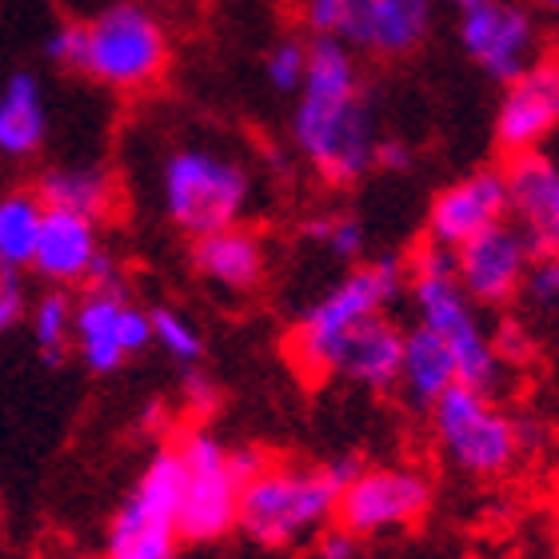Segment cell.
<instances>
[{
  "mask_svg": "<svg viewBox=\"0 0 559 559\" xmlns=\"http://www.w3.org/2000/svg\"><path fill=\"white\" fill-rule=\"evenodd\" d=\"M292 148L324 185L352 188L372 176L380 129L364 88L360 57L336 36L308 40V76L296 93L288 124Z\"/></svg>",
  "mask_w": 559,
  "mask_h": 559,
  "instance_id": "6da1fadb",
  "label": "cell"
},
{
  "mask_svg": "<svg viewBox=\"0 0 559 559\" xmlns=\"http://www.w3.org/2000/svg\"><path fill=\"white\" fill-rule=\"evenodd\" d=\"M360 460L340 455L328 464H284L269 460L240 488L236 532H245L260 548H296L316 539L328 524H336L340 491L360 472Z\"/></svg>",
  "mask_w": 559,
  "mask_h": 559,
  "instance_id": "7a4b0ae2",
  "label": "cell"
},
{
  "mask_svg": "<svg viewBox=\"0 0 559 559\" xmlns=\"http://www.w3.org/2000/svg\"><path fill=\"white\" fill-rule=\"evenodd\" d=\"M404 269H408V300L416 324L428 328L431 336H440L443 348L452 352L455 384L496 396V388L503 380V360L496 356L491 328L484 324L479 308L467 300V292L455 280L452 248L424 240L404 260Z\"/></svg>",
  "mask_w": 559,
  "mask_h": 559,
  "instance_id": "3957f363",
  "label": "cell"
},
{
  "mask_svg": "<svg viewBox=\"0 0 559 559\" xmlns=\"http://www.w3.org/2000/svg\"><path fill=\"white\" fill-rule=\"evenodd\" d=\"M408 292V269L400 257L360 260L344 269V276L328 292H320L288 332V356L304 380H332L344 340L372 316H388V308Z\"/></svg>",
  "mask_w": 559,
  "mask_h": 559,
  "instance_id": "277c9868",
  "label": "cell"
},
{
  "mask_svg": "<svg viewBox=\"0 0 559 559\" xmlns=\"http://www.w3.org/2000/svg\"><path fill=\"white\" fill-rule=\"evenodd\" d=\"M156 197H160L164 221L188 240H200L209 233L245 224L257 200V180L236 152L216 144H180L164 156Z\"/></svg>",
  "mask_w": 559,
  "mask_h": 559,
  "instance_id": "5b68a950",
  "label": "cell"
},
{
  "mask_svg": "<svg viewBox=\"0 0 559 559\" xmlns=\"http://www.w3.org/2000/svg\"><path fill=\"white\" fill-rule=\"evenodd\" d=\"M428 428L443 464L460 476L496 479L520 464L527 448H536L539 431L527 419H515L496 404V396L476 388H448L428 408Z\"/></svg>",
  "mask_w": 559,
  "mask_h": 559,
  "instance_id": "8992f818",
  "label": "cell"
},
{
  "mask_svg": "<svg viewBox=\"0 0 559 559\" xmlns=\"http://www.w3.org/2000/svg\"><path fill=\"white\" fill-rule=\"evenodd\" d=\"M84 24V52L76 76L112 93H144L173 64L168 28L144 0H112Z\"/></svg>",
  "mask_w": 559,
  "mask_h": 559,
  "instance_id": "52a82bcc",
  "label": "cell"
},
{
  "mask_svg": "<svg viewBox=\"0 0 559 559\" xmlns=\"http://www.w3.org/2000/svg\"><path fill=\"white\" fill-rule=\"evenodd\" d=\"M180 460V539L185 544H216L236 532L240 512V476L233 467V448L209 428H188L173 443Z\"/></svg>",
  "mask_w": 559,
  "mask_h": 559,
  "instance_id": "ba28073f",
  "label": "cell"
},
{
  "mask_svg": "<svg viewBox=\"0 0 559 559\" xmlns=\"http://www.w3.org/2000/svg\"><path fill=\"white\" fill-rule=\"evenodd\" d=\"M180 460L176 448L152 455L112 512L105 559H176L180 551Z\"/></svg>",
  "mask_w": 559,
  "mask_h": 559,
  "instance_id": "9c48e42d",
  "label": "cell"
},
{
  "mask_svg": "<svg viewBox=\"0 0 559 559\" xmlns=\"http://www.w3.org/2000/svg\"><path fill=\"white\" fill-rule=\"evenodd\" d=\"M452 16L455 45L488 81L508 84L539 60L544 33L524 0H440Z\"/></svg>",
  "mask_w": 559,
  "mask_h": 559,
  "instance_id": "30bf717a",
  "label": "cell"
},
{
  "mask_svg": "<svg viewBox=\"0 0 559 559\" xmlns=\"http://www.w3.org/2000/svg\"><path fill=\"white\" fill-rule=\"evenodd\" d=\"M152 348L148 308L124 284H88L72 300V352L93 376L120 372L132 356Z\"/></svg>",
  "mask_w": 559,
  "mask_h": 559,
  "instance_id": "8fae6325",
  "label": "cell"
},
{
  "mask_svg": "<svg viewBox=\"0 0 559 559\" xmlns=\"http://www.w3.org/2000/svg\"><path fill=\"white\" fill-rule=\"evenodd\" d=\"M436 488L431 476L408 464H380L360 467L348 479V488L340 491L336 524L348 527L356 539L388 536V532H404L416 527L431 512Z\"/></svg>",
  "mask_w": 559,
  "mask_h": 559,
  "instance_id": "7c38bea8",
  "label": "cell"
},
{
  "mask_svg": "<svg viewBox=\"0 0 559 559\" xmlns=\"http://www.w3.org/2000/svg\"><path fill=\"white\" fill-rule=\"evenodd\" d=\"M452 257L455 280L467 292V300L476 308H508L524 292L527 269L536 260V245L527 240V233L515 221H500L491 224L488 233L460 245Z\"/></svg>",
  "mask_w": 559,
  "mask_h": 559,
  "instance_id": "4fadbf2b",
  "label": "cell"
},
{
  "mask_svg": "<svg viewBox=\"0 0 559 559\" xmlns=\"http://www.w3.org/2000/svg\"><path fill=\"white\" fill-rule=\"evenodd\" d=\"M500 105L491 120V136L503 156L544 152L559 136V57L532 60L515 81L500 84Z\"/></svg>",
  "mask_w": 559,
  "mask_h": 559,
  "instance_id": "5bb4252c",
  "label": "cell"
},
{
  "mask_svg": "<svg viewBox=\"0 0 559 559\" xmlns=\"http://www.w3.org/2000/svg\"><path fill=\"white\" fill-rule=\"evenodd\" d=\"M440 0H352L336 40L368 60H404L436 33Z\"/></svg>",
  "mask_w": 559,
  "mask_h": 559,
  "instance_id": "9a60e30c",
  "label": "cell"
},
{
  "mask_svg": "<svg viewBox=\"0 0 559 559\" xmlns=\"http://www.w3.org/2000/svg\"><path fill=\"white\" fill-rule=\"evenodd\" d=\"M508 221V185H503V168H476V173L460 176L452 185H443L428 200V236L431 245L460 248L472 236L488 233L491 224Z\"/></svg>",
  "mask_w": 559,
  "mask_h": 559,
  "instance_id": "2e32d148",
  "label": "cell"
},
{
  "mask_svg": "<svg viewBox=\"0 0 559 559\" xmlns=\"http://www.w3.org/2000/svg\"><path fill=\"white\" fill-rule=\"evenodd\" d=\"M508 221H515L536 245V252L559 257V160L548 152L508 156Z\"/></svg>",
  "mask_w": 559,
  "mask_h": 559,
  "instance_id": "e0dca14e",
  "label": "cell"
},
{
  "mask_svg": "<svg viewBox=\"0 0 559 559\" xmlns=\"http://www.w3.org/2000/svg\"><path fill=\"white\" fill-rule=\"evenodd\" d=\"M105 252L108 248L100 240V224L48 209L28 272L45 280L48 288H84Z\"/></svg>",
  "mask_w": 559,
  "mask_h": 559,
  "instance_id": "ac0fdd59",
  "label": "cell"
},
{
  "mask_svg": "<svg viewBox=\"0 0 559 559\" xmlns=\"http://www.w3.org/2000/svg\"><path fill=\"white\" fill-rule=\"evenodd\" d=\"M188 260L204 284H212L216 292H233V296L257 292L269 276V245L248 224H233V228L192 240Z\"/></svg>",
  "mask_w": 559,
  "mask_h": 559,
  "instance_id": "d6986e66",
  "label": "cell"
},
{
  "mask_svg": "<svg viewBox=\"0 0 559 559\" xmlns=\"http://www.w3.org/2000/svg\"><path fill=\"white\" fill-rule=\"evenodd\" d=\"M400 360H404V328L392 316H372L344 340L332 380H348L368 392H392L400 380Z\"/></svg>",
  "mask_w": 559,
  "mask_h": 559,
  "instance_id": "ffe728a7",
  "label": "cell"
},
{
  "mask_svg": "<svg viewBox=\"0 0 559 559\" xmlns=\"http://www.w3.org/2000/svg\"><path fill=\"white\" fill-rule=\"evenodd\" d=\"M48 140V100L40 76L28 69L0 84V156L33 160Z\"/></svg>",
  "mask_w": 559,
  "mask_h": 559,
  "instance_id": "44dd1931",
  "label": "cell"
},
{
  "mask_svg": "<svg viewBox=\"0 0 559 559\" xmlns=\"http://www.w3.org/2000/svg\"><path fill=\"white\" fill-rule=\"evenodd\" d=\"M33 188L45 209L72 212L96 224L117 209V176L100 164H52Z\"/></svg>",
  "mask_w": 559,
  "mask_h": 559,
  "instance_id": "7402d4cb",
  "label": "cell"
},
{
  "mask_svg": "<svg viewBox=\"0 0 559 559\" xmlns=\"http://www.w3.org/2000/svg\"><path fill=\"white\" fill-rule=\"evenodd\" d=\"M396 388L412 408H424V412H428L448 388H455L452 352L443 348V340L431 336L428 328H419V324L404 328V360H400Z\"/></svg>",
  "mask_w": 559,
  "mask_h": 559,
  "instance_id": "603a6c76",
  "label": "cell"
},
{
  "mask_svg": "<svg viewBox=\"0 0 559 559\" xmlns=\"http://www.w3.org/2000/svg\"><path fill=\"white\" fill-rule=\"evenodd\" d=\"M45 204L36 197V188H9L0 197V260H9L16 269H28L45 224Z\"/></svg>",
  "mask_w": 559,
  "mask_h": 559,
  "instance_id": "cb8c5ba5",
  "label": "cell"
},
{
  "mask_svg": "<svg viewBox=\"0 0 559 559\" xmlns=\"http://www.w3.org/2000/svg\"><path fill=\"white\" fill-rule=\"evenodd\" d=\"M72 300L76 296L69 288H45L40 296H33L28 316H24L36 352L48 368H60L72 356Z\"/></svg>",
  "mask_w": 559,
  "mask_h": 559,
  "instance_id": "d4e9b609",
  "label": "cell"
},
{
  "mask_svg": "<svg viewBox=\"0 0 559 559\" xmlns=\"http://www.w3.org/2000/svg\"><path fill=\"white\" fill-rule=\"evenodd\" d=\"M148 320H152V348H160L168 360L180 364V372L204 364V352L209 348H204V332L192 324V316L160 304V308H148Z\"/></svg>",
  "mask_w": 559,
  "mask_h": 559,
  "instance_id": "484cf974",
  "label": "cell"
},
{
  "mask_svg": "<svg viewBox=\"0 0 559 559\" xmlns=\"http://www.w3.org/2000/svg\"><path fill=\"white\" fill-rule=\"evenodd\" d=\"M304 236L312 240L324 257L340 260V264H360L364 252H368V224L352 212H328V216H316V221L304 224Z\"/></svg>",
  "mask_w": 559,
  "mask_h": 559,
  "instance_id": "4316f807",
  "label": "cell"
},
{
  "mask_svg": "<svg viewBox=\"0 0 559 559\" xmlns=\"http://www.w3.org/2000/svg\"><path fill=\"white\" fill-rule=\"evenodd\" d=\"M264 81L276 96H296L308 76V40L304 36H276L264 52Z\"/></svg>",
  "mask_w": 559,
  "mask_h": 559,
  "instance_id": "83f0119b",
  "label": "cell"
},
{
  "mask_svg": "<svg viewBox=\"0 0 559 559\" xmlns=\"http://www.w3.org/2000/svg\"><path fill=\"white\" fill-rule=\"evenodd\" d=\"M520 300L532 304L536 312H559V257L556 252H536Z\"/></svg>",
  "mask_w": 559,
  "mask_h": 559,
  "instance_id": "f1b7e54d",
  "label": "cell"
},
{
  "mask_svg": "<svg viewBox=\"0 0 559 559\" xmlns=\"http://www.w3.org/2000/svg\"><path fill=\"white\" fill-rule=\"evenodd\" d=\"M28 304H33L28 269H16L9 260H0V332L21 328L24 316H28Z\"/></svg>",
  "mask_w": 559,
  "mask_h": 559,
  "instance_id": "f546056e",
  "label": "cell"
},
{
  "mask_svg": "<svg viewBox=\"0 0 559 559\" xmlns=\"http://www.w3.org/2000/svg\"><path fill=\"white\" fill-rule=\"evenodd\" d=\"M180 404H185V412L204 419L221 408V388L204 368H185V376H180Z\"/></svg>",
  "mask_w": 559,
  "mask_h": 559,
  "instance_id": "4dcf8cb0",
  "label": "cell"
},
{
  "mask_svg": "<svg viewBox=\"0 0 559 559\" xmlns=\"http://www.w3.org/2000/svg\"><path fill=\"white\" fill-rule=\"evenodd\" d=\"M81 52H84V24L81 21H64L45 36V57L52 60L57 69L76 72L81 69Z\"/></svg>",
  "mask_w": 559,
  "mask_h": 559,
  "instance_id": "1f68e13d",
  "label": "cell"
},
{
  "mask_svg": "<svg viewBox=\"0 0 559 559\" xmlns=\"http://www.w3.org/2000/svg\"><path fill=\"white\" fill-rule=\"evenodd\" d=\"M352 0H304V28L312 36H340Z\"/></svg>",
  "mask_w": 559,
  "mask_h": 559,
  "instance_id": "d6a6232c",
  "label": "cell"
},
{
  "mask_svg": "<svg viewBox=\"0 0 559 559\" xmlns=\"http://www.w3.org/2000/svg\"><path fill=\"white\" fill-rule=\"evenodd\" d=\"M316 559H360V539L352 536L348 527L328 524L316 536Z\"/></svg>",
  "mask_w": 559,
  "mask_h": 559,
  "instance_id": "836d02e7",
  "label": "cell"
},
{
  "mask_svg": "<svg viewBox=\"0 0 559 559\" xmlns=\"http://www.w3.org/2000/svg\"><path fill=\"white\" fill-rule=\"evenodd\" d=\"M412 168V148L408 140L400 136H380L376 140V152H372V173H408Z\"/></svg>",
  "mask_w": 559,
  "mask_h": 559,
  "instance_id": "e575fe53",
  "label": "cell"
},
{
  "mask_svg": "<svg viewBox=\"0 0 559 559\" xmlns=\"http://www.w3.org/2000/svg\"><path fill=\"white\" fill-rule=\"evenodd\" d=\"M491 344H496V356L503 360V368L508 364H520L532 352V340H527V332L515 320H503L496 332H491Z\"/></svg>",
  "mask_w": 559,
  "mask_h": 559,
  "instance_id": "d590c367",
  "label": "cell"
},
{
  "mask_svg": "<svg viewBox=\"0 0 559 559\" xmlns=\"http://www.w3.org/2000/svg\"><path fill=\"white\" fill-rule=\"evenodd\" d=\"M527 9L544 12V16H551V21H559V0H524Z\"/></svg>",
  "mask_w": 559,
  "mask_h": 559,
  "instance_id": "8d00e7d4",
  "label": "cell"
}]
</instances>
